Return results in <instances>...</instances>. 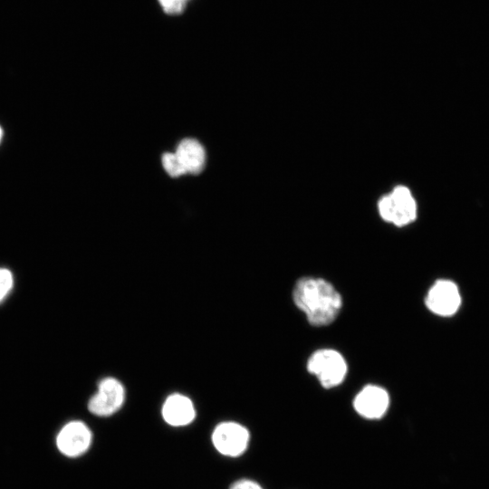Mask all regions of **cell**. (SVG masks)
<instances>
[{"instance_id":"1","label":"cell","mask_w":489,"mask_h":489,"mask_svg":"<svg viewBox=\"0 0 489 489\" xmlns=\"http://www.w3.org/2000/svg\"><path fill=\"white\" fill-rule=\"evenodd\" d=\"M292 300L312 326L331 323L342 307V298L328 281L316 277L299 279L292 290Z\"/></svg>"},{"instance_id":"4","label":"cell","mask_w":489,"mask_h":489,"mask_svg":"<svg viewBox=\"0 0 489 489\" xmlns=\"http://www.w3.org/2000/svg\"><path fill=\"white\" fill-rule=\"evenodd\" d=\"M211 441L220 455L226 457H238L247 450L250 433L238 422L223 421L213 429Z\"/></svg>"},{"instance_id":"8","label":"cell","mask_w":489,"mask_h":489,"mask_svg":"<svg viewBox=\"0 0 489 489\" xmlns=\"http://www.w3.org/2000/svg\"><path fill=\"white\" fill-rule=\"evenodd\" d=\"M389 405L388 392L377 385H367L356 395L353 406L356 412L369 419L382 417Z\"/></svg>"},{"instance_id":"11","label":"cell","mask_w":489,"mask_h":489,"mask_svg":"<svg viewBox=\"0 0 489 489\" xmlns=\"http://www.w3.org/2000/svg\"><path fill=\"white\" fill-rule=\"evenodd\" d=\"M14 283V279L12 272L5 267H0V303L4 302L11 292Z\"/></svg>"},{"instance_id":"5","label":"cell","mask_w":489,"mask_h":489,"mask_svg":"<svg viewBox=\"0 0 489 489\" xmlns=\"http://www.w3.org/2000/svg\"><path fill=\"white\" fill-rule=\"evenodd\" d=\"M379 210L385 221L398 226L414 221L417 216L416 202L405 187H398L384 197L379 203Z\"/></svg>"},{"instance_id":"6","label":"cell","mask_w":489,"mask_h":489,"mask_svg":"<svg viewBox=\"0 0 489 489\" xmlns=\"http://www.w3.org/2000/svg\"><path fill=\"white\" fill-rule=\"evenodd\" d=\"M125 401V388L120 381L112 377L102 379L97 391L88 401V410L94 416L105 417L118 412Z\"/></svg>"},{"instance_id":"10","label":"cell","mask_w":489,"mask_h":489,"mask_svg":"<svg viewBox=\"0 0 489 489\" xmlns=\"http://www.w3.org/2000/svg\"><path fill=\"white\" fill-rule=\"evenodd\" d=\"M175 155L185 173L198 174L204 167L205 151L195 139H183Z\"/></svg>"},{"instance_id":"13","label":"cell","mask_w":489,"mask_h":489,"mask_svg":"<svg viewBox=\"0 0 489 489\" xmlns=\"http://www.w3.org/2000/svg\"><path fill=\"white\" fill-rule=\"evenodd\" d=\"M163 10L168 14H178L183 10L187 0H158Z\"/></svg>"},{"instance_id":"12","label":"cell","mask_w":489,"mask_h":489,"mask_svg":"<svg viewBox=\"0 0 489 489\" xmlns=\"http://www.w3.org/2000/svg\"><path fill=\"white\" fill-rule=\"evenodd\" d=\"M162 164L165 170L172 177H177L185 174L176 158V155L173 153H165L162 157Z\"/></svg>"},{"instance_id":"15","label":"cell","mask_w":489,"mask_h":489,"mask_svg":"<svg viewBox=\"0 0 489 489\" xmlns=\"http://www.w3.org/2000/svg\"><path fill=\"white\" fill-rule=\"evenodd\" d=\"M2 137H3V129H2V128L0 126V142L2 140Z\"/></svg>"},{"instance_id":"2","label":"cell","mask_w":489,"mask_h":489,"mask_svg":"<svg viewBox=\"0 0 489 489\" xmlns=\"http://www.w3.org/2000/svg\"><path fill=\"white\" fill-rule=\"evenodd\" d=\"M308 371L326 388L340 385L347 375L348 366L343 356L332 349L313 352L307 361Z\"/></svg>"},{"instance_id":"7","label":"cell","mask_w":489,"mask_h":489,"mask_svg":"<svg viewBox=\"0 0 489 489\" xmlns=\"http://www.w3.org/2000/svg\"><path fill=\"white\" fill-rule=\"evenodd\" d=\"M425 302L428 310L435 314L451 316L458 310L461 298L453 282L438 280L429 289Z\"/></svg>"},{"instance_id":"3","label":"cell","mask_w":489,"mask_h":489,"mask_svg":"<svg viewBox=\"0 0 489 489\" xmlns=\"http://www.w3.org/2000/svg\"><path fill=\"white\" fill-rule=\"evenodd\" d=\"M93 434L83 421L73 419L66 422L57 432L55 446L60 454L68 458H77L86 454L92 445Z\"/></svg>"},{"instance_id":"14","label":"cell","mask_w":489,"mask_h":489,"mask_svg":"<svg viewBox=\"0 0 489 489\" xmlns=\"http://www.w3.org/2000/svg\"><path fill=\"white\" fill-rule=\"evenodd\" d=\"M229 489H264L257 482L248 479L242 478L235 481Z\"/></svg>"},{"instance_id":"9","label":"cell","mask_w":489,"mask_h":489,"mask_svg":"<svg viewBox=\"0 0 489 489\" xmlns=\"http://www.w3.org/2000/svg\"><path fill=\"white\" fill-rule=\"evenodd\" d=\"M164 421L173 427L190 425L196 418V408L192 400L182 394L173 393L164 401L161 408Z\"/></svg>"}]
</instances>
